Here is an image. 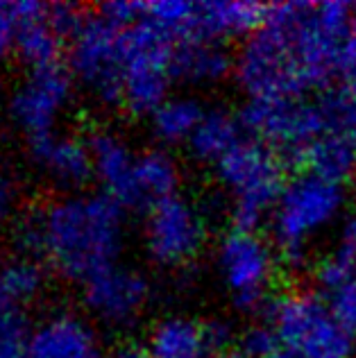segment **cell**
I'll list each match as a JSON object with an SVG mask.
<instances>
[{"label": "cell", "instance_id": "6da1fadb", "mask_svg": "<svg viewBox=\"0 0 356 358\" xmlns=\"http://www.w3.org/2000/svg\"><path fill=\"white\" fill-rule=\"evenodd\" d=\"M354 18L345 3H282L243 41L234 78L248 100L325 93L356 73Z\"/></svg>", "mask_w": 356, "mask_h": 358}, {"label": "cell", "instance_id": "7a4b0ae2", "mask_svg": "<svg viewBox=\"0 0 356 358\" xmlns=\"http://www.w3.org/2000/svg\"><path fill=\"white\" fill-rule=\"evenodd\" d=\"M125 206L105 193H69L43 204V257L69 281H89L120 263Z\"/></svg>", "mask_w": 356, "mask_h": 358}, {"label": "cell", "instance_id": "3957f363", "mask_svg": "<svg viewBox=\"0 0 356 358\" xmlns=\"http://www.w3.org/2000/svg\"><path fill=\"white\" fill-rule=\"evenodd\" d=\"M348 204L345 182L306 171L290 177L268 218L279 257L302 263L327 231L343 227Z\"/></svg>", "mask_w": 356, "mask_h": 358}, {"label": "cell", "instance_id": "277c9868", "mask_svg": "<svg viewBox=\"0 0 356 358\" xmlns=\"http://www.w3.org/2000/svg\"><path fill=\"white\" fill-rule=\"evenodd\" d=\"M215 182L227 197L236 227L255 229L270 218L286 186L284 162L277 150L245 136L213 166Z\"/></svg>", "mask_w": 356, "mask_h": 358}, {"label": "cell", "instance_id": "5b68a950", "mask_svg": "<svg viewBox=\"0 0 356 358\" xmlns=\"http://www.w3.org/2000/svg\"><path fill=\"white\" fill-rule=\"evenodd\" d=\"M266 322L295 358H356V336L315 290L275 297Z\"/></svg>", "mask_w": 356, "mask_h": 358}, {"label": "cell", "instance_id": "8992f818", "mask_svg": "<svg viewBox=\"0 0 356 358\" xmlns=\"http://www.w3.org/2000/svg\"><path fill=\"white\" fill-rule=\"evenodd\" d=\"M175 41L143 16L123 30V105L132 116H152L171 98Z\"/></svg>", "mask_w": 356, "mask_h": 358}, {"label": "cell", "instance_id": "52a82bcc", "mask_svg": "<svg viewBox=\"0 0 356 358\" xmlns=\"http://www.w3.org/2000/svg\"><path fill=\"white\" fill-rule=\"evenodd\" d=\"M213 266L234 304L255 310L268 304L279 270V252L255 229L234 227L215 245Z\"/></svg>", "mask_w": 356, "mask_h": 358}, {"label": "cell", "instance_id": "ba28073f", "mask_svg": "<svg viewBox=\"0 0 356 358\" xmlns=\"http://www.w3.org/2000/svg\"><path fill=\"white\" fill-rule=\"evenodd\" d=\"M69 71L100 105H120L123 96V30L100 14H87L69 39Z\"/></svg>", "mask_w": 356, "mask_h": 358}, {"label": "cell", "instance_id": "9c48e42d", "mask_svg": "<svg viewBox=\"0 0 356 358\" xmlns=\"http://www.w3.org/2000/svg\"><path fill=\"white\" fill-rule=\"evenodd\" d=\"M209 224L191 197L173 195L145 211L143 248L162 268H184L202 252Z\"/></svg>", "mask_w": 356, "mask_h": 358}, {"label": "cell", "instance_id": "30bf717a", "mask_svg": "<svg viewBox=\"0 0 356 358\" xmlns=\"http://www.w3.org/2000/svg\"><path fill=\"white\" fill-rule=\"evenodd\" d=\"M241 120L248 136L293 157H299L313 141L327 134L318 98L248 100Z\"/></svg>", "mask_w": 356, "mask_h": 358}, {"label": "cell", "instance_id": "8fae6325", "mask_svg": "<svg viewBox=\"0 0 356 358\" xmlns=\"http://www.w3.org/2000/svg\"><path fill=\"white\" fill-rule=\"evenodd\" d=\"M73 75L64 66L30 71L9 96V118L27 138L55 131L73 98Z\"/></svg>", "mask_w": 356, "mask_h": 358}, {"label": "cell", "instance_id": "7c38bea8", "mask_svg": "<svg viewBox=\"0 0 356 358\" xmlns=\"http://www.w3.org/2000/svg\"><path fill=\"white\" fill-rule=\"evenodd\" d=\"M150 281L141 270L116 263L82 284V304L100 324L125 329L138 322L150 304Z\"/></svg>", "mask_w": 356, "mask_h": 358}, {"label": "cell", "instance_id": "4fadbf2b", "mask_svg": "<svg viewBox=\"0 0 356 358\" xmlns=\"http://www.w3.org/2000/svg\"><path fill=\"white\" fill-rule=\"evenodd\" d=\"M232 327L222 320L200 322L191 315L171 313L150 327L145 350L150 358H211L227 350Z\"/></svg>", "mask_w": 356, "mask_h": 358}, {"label": "cell", "instance_id": "5bb4252c", "mask_svg": "<svg viewBox=\"0 0 356 358\" xmlns=\"http://www.w3.org/2000/svg\"><path fill=\"white\" fill-rule=\"evenodd\" d=\"M27 141H30L27 155L32 166L64 195L82 193L89 179H93L87 138L66 134V131H48Z\"/></svg>", "mask_w": 356, "mask_h": 358}, {"label": "cell", "instance_id": "9a60e30c", "mask_svg": "<svg viewBox=\"0 0 356 358\" xmlns=\"http://www.w3.org/2000/svg\"><path fill=\"white\" fill-rule=\"evenodd\" d=\"M107 352L87 317L64 310L32 327L25 358H107Z\"/></svg>", "mask_w": 356, "mask_h": 358}, {"label": "cell", "instance_id": "2e32d148", "mask_svg": "<svg viewBox=\"0 0 356 358\" xmlns=\"http://www.w3.org/2000/svg\"><path fill=\"white\" fill-rule=\"evenodd\" d=\"M93 179L102 193L109 195L125 209H134V171L138 152L127 141L107 127L93 129L87 136Z\"/></svg>", "mask_w": 356, "mask_h": 358}, {"label": "cell", "instance_id": "e0dca14e", "mask_svg": "<svg viewBox=\"0 0 356 358\" xmlns=\"http://www.w3.org/2000/svg\"><path fill=\"white\" fill-rule=\"evenodd\" d=\"M12 14L16 21L14 52L18 59L30 71L57 66L66 39L50 23L48 5L23 0V3H12Z\"/></svg>", "mask_w": 356, "mask_h": 358}, {"label": "cell", "instance_id": "ac0fdd59", "mask_svg": "<svg viewBox=\"0 0 356 358\" xmlns=\"http://www.w3.org/2000/svg\"><path fill=\"white\" fill-rule=\"evenodd\" d=\"M266 9L268 7L264 5L245 3V0H204V3H193L189 39L225 43L241 36L245 41L264 21Z\"/></svg>", "mask_w": 356, "mask_h": 358}, {"label": "cell", "instance_id": "d6986e66", "mask_svg": "<svg viewBox=\"0 0 356 358\" xmlns=\"http://www.w3.org/2000/svg\"><path fill=\"white\" fill-rule=\"evenodd\" d=\"M236 57L227 45L207 39H186L175 43L173 78L186 87H215L234 75Z\"/></svg>", "mask_w": 356, "mask_h": 358}, {"label": "cell", "instance_id": "ffe728a7", "mask_svg": "<svg viewBox=\"0 0 356 358\" xmlns=\"http://www.w3.org/2000/svg\"><path fill=\"white\" fill-rule=\"evenodd\" d=\"M315 293L356 336V252L336 248L315 268Z\"/></svg>", "mask_w": 356, "mask_h": 358}, {"label": "cell", "instance_id": "44dd1931", "mask_svg": "<svg viewBox=\"0 0 356 358\" xmlns=\"http://www.w3.org/2000/svg\"><path fill=\"white\" fill-rule=\"evenodd\" d=\"M182 171L177 159L162 148L138 152L134 171V209H152L155 204L177 195Z\"/></svg>", "mask_w": 356, "mask_h": 358}, {"label": "cell", "instance_id": "7402d4cb", "mask_svg": "<svg viewBox=\"0 0 356 358\" xmlns=\"http://www.w3.org/2000/svg\"><path fill=\"white\" fill-rule=\"evenodd\" d=\"M248 136L243 120L232 116L225 109H207V114L200 120L198 129L193 131L189 145V152L200 164H209L211 168L227 157L243 138Z\"/></svg>", "mask_w": 356, "mask_h": 358}, {"label": "cell", "instance_id": "603a6c76", "mask_svg": "<svg viewBox=\"0 0 356 358\" xmlns=\"http://www.w3.org/2000/svg\"><path fill=\"white\" fill-rule=\"evenodd\" d=\"M204 114H207V109L202 107L198 98L171 96L150 116V129H152L159 143L164 145L189 143Z\"/></svg>", "mask_w": 356, "mask_h": 358}, {"label": "cell", "instance_id": "cb8c5ba5", "mask_svg": "<svg viewBox=\"0 0 356 358\" xmlns=\"http://www.w3.org/2000/svg\"><path fill=\"white\" fill-rule=\"evenodd\" d=\"M43 286H45V270L39 263V259L16 254V257L7 259L0 266V288H3L12 308L16 304H27L34 297H39Z\"/></svg>", "mask_w": 356, "mask_h": 358}, {"label": "cell", "instance_id": "d4e9b609", "mask_svg": "<svg viewBox=\"0 0 356 358\" xmlns=\"http://www.w3.org/2000/svg\"><path fill=\"white\" fill-rule=\"evenodd\" d=\"M12 243L21 257L39 259L45 252L43 204H30L16 213L12 220Z\"/></svg>", "mask_w": 356, "mask_h": 358}, {"label": "cell", "instance_id": "484cf974", "mask_svg": "<svg viewBox=\"0 0 356 358\" xmlns=\"http://www.w3.org/2000/svg\"><path fill=\"white\" fill-rule=\"evenodd\" d=\"M32 327L16 308L0 313V358H25Z\"/></svg>", "mask_w": 356, "mask_h": 358}, {"label": "cell", "instance_id": "4316f807", "mask_svg": "<svg viewBox=\"0 0 356 358\" xmlns=\"http://www.w3.org/2000/svg\"><path fill=\"white\" fill-rule=\"evenodd\" d=\"M18 209V182L12 166L0 155V227L16 218Z\"/></svg>", "mask_w": 356, "mask_h": 358}, {"label": "cell", "instance_id": "83f0119b", "mask_svg": "<svg viewBox=\"0 0 356 358\" xmlns=\"http://www.w3.org/2000/svg\"><path fill=\"white\" fill-rule=\"evenodd\" d=\"M98 14L109 21L111 25H116L118 30H127V27L136 25L145 14V3H123V0H116V3H105Z\"/></svg>", "mask_w": 356, "mask_h": 358}, {"label": "cell", "instance_id": "f1b7e54d", "mask_svg": "<svg viewBox=\"0 0 356 358\" xmlns=\"http://www.w3.org/2000/svg\"><path fill=\"white\" fill-rule=\"evenodd\" d=\"M277 347H279V341L268 322L248 329L241 341V350H245L252 358H266L270 352H275Z\"/></svg>", "mask_w": 356, "mask_h": 358}, {"label": "cell", "instance_id": "f546056e", "mask_svg": "<svg viewBox=\"0 0 356 358\" xmlns=\"http://www.w3.org/2000/svg\"><path fill=\"white\" fill-rule=\"evenodd\" d=\"M16 21L12 14V3H0V57L14 50Z\"/></svg>", "mask_w": 356, "mask_h": 358}, {"label": "cell", "instance_id": "4dcf8cb0", "mask_svg": "<svg viewBox=\"0 0 356 358\" xmlns=\"http://www.w3.org/2000/svg\"><path fill=\"white\" fill-rule=\"evenodd\" d=\"M107 358H150V354L145 350V345L134 341H123L111 347L107 352Z\"/></svg>", "mask_w": 356, "mask_h": 358}, {"label": "cell", "instance_id": "1f68e13d", "mask_svg": "<svg viewBox=\"0 0 356 358\" xmlns=\"http://www.w3.org/2000/svg\"><path fill=\"white\" fill-rule=\"evenodd\" d=\"M336 245L356 252V213L348 215V220L343 222L341 234H339V243H336Z\"/></svg>", "mask_w": 356, "mask_h": 358}, {"label": "cell", "instance_id": "d6a6232c", "mask_svg": "<svg viewBox=\"0 0 356 358\" xmlns=\"http://www.w3.org/2000/svg\"><path fill=\"white\" fill-rule=\"evenodd\" d=\"M211 358H252V356L245 350H241V347H227V350L215 352Z\"/></svg>", "mask_w": 356, "mask_h": 358}, {"label": "cell", "instance_id": "836d02e7", "mask_svg": "<svg viewBox=\"0 0 356 358\" xmlns=\"http://www.w3.org/2000/svg\"><path fill=\"white\" fill-rule=\"evenodd\" d=\"M266 358H295V356H293V354H290V352H286V350H284V347H282V345H279V347H277V350H275V352H270V354H268Z\"/></svg>", "mask_w": 356, "mask_h": 358}, {"label": "cell", "instance_id": "e575fe53", "mask_svg": "<svg viewBox=\"0 0 356 358\" xmlns=\"http://www.w3.org/2000/svg\"><path fill=\"white\" fill-rule=\"evenodd\" d=\"M12 308V304L7 301V297H5V293H3V288H0V313H5V310H9Z\"/></svg>", "mask_w": 356, "mask_h": 358}, {"label": "cell", "instance_id": "d590c367", "mask_svg": "<svg viewBox=\"0 0 356 358\" xmlns=\"http://www.w3.org/2000/svg\"><path fill=\"white\" fill-rule=\"evenodd\" d=\"M352 45H354V57H356V18H354V30H352Z\"/></svg>", "mask_w": 356, "mask_h": 358}]
</instances>
